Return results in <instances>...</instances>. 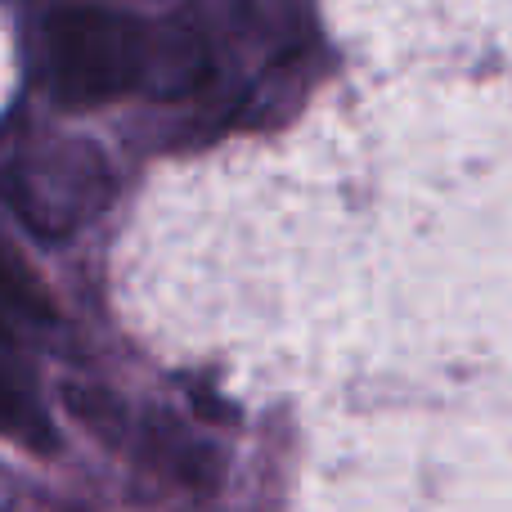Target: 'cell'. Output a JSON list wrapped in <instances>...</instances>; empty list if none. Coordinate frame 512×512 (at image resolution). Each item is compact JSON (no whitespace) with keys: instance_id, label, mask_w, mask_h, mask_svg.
<instances>
[{"instance_id":"obj_1","label":"cell","mask_w":512,"mask_h":512,"mask_svg":"<svg viewBox=\"0 0 512 512\" xmlns=\"http://www.w3.org/2000/svg\"><path fill=\"white\" fill-rule=\"evenodd\" d=\"M140 27L99 5H72L41 27V77L54 104L95 108L140 81Z\"/></svg>"},{"instance_id":"obj_2","label":"cell","mask_w":512,"mask_h":512,"mask_svg":"<svg viewBox=\"0 0 512 512\" xmlns=\"http://www.w3.org/2000/svg\"><path fill=\"white\" fill-rule=\"evenodd\" d=\"M5 198L23 212L27 225L63 234L90 216L104 198V162L81 140H54L9 167Z\"/></svg>"},{"instance_id":"obj_3","label":"cell","mask_w":512,"mask_h":512,"mask_svg":"<svg viewBox=\"0 0 512 512\" xmlns=\"http://www.w3.org/2000/svg\"><path fill=\"white\" fill-rule=\"evenodd\" d=\"M212 72V50H207L203 32L189 23H144L140 27V81L135 90L158 99H180L198 90Z\"/></svg>"},{"instance_id":"obj_4","label":"cell","mask_w":512,"mask_h":512,"mask_svg":"<svg viewBox=\"0 0 512 512\" xmlns=\"http://www.w3.org/2000/svg\"><path fill=\"white\" fill-rule=\"evenodd\" d=\"M0 301L14 310H23V315L32 319H50V297H45V288L32 279V270H27L23 261H18L9 248H0Z\"/></svg>"},{"instance_id":"obj_5","label":"cell","mask_w":512,"mask_h":512,"mask_svg":"<svg viewBox=\"0 0 512 512\" xmlns=\"http://www.w3.org/2000/svg\"><path fill=\"white\" fill-rule=\"evenodd\" d=\"M0 432L18 436V441H27V445H50V423H45L32 400L5 378H0Z\"/></svg>"},{"instance_id":"obj_6","label":"cell","mask_w":512,"mask_h":512,"mask_svg":"<svg viewBox=\"0 0 512 512\" xmlns=\"http://www.w3.org/2000/svg\"><path fill=\"white\" fill-rule=\"evenodd\" d=\"M63 396H68L72 414H77V418H86L90 427H108V432H113V427H117V405H113V400H104V396H99V391L68 387V391H63Z\"/></svg>"}]
</instances>
